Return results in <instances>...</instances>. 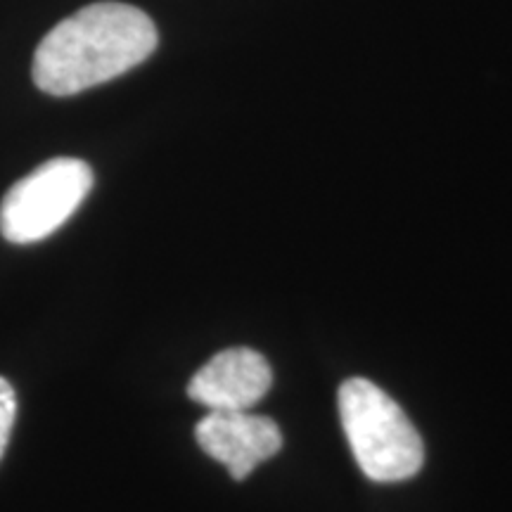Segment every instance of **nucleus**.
<instances>
[{
    "label": "nucleus",
    "instance_id": "5",
    "mask_svg": "<svg viewBox=\"0 0 512 512\" xmlns=\"http://www.w3.org/2000/svg\"><path fill=\"white\" fill-rule=\"evenodd\" d=\"M273 370L259 351L233 347L216 354L197 370L188 396L209 411H249L268 394Z\"/></svg>",
    "mask_w": 512,
    "mask_h": 512
},
{
    "label": "nucleus",
    "instance_id": "2",
    "mask_svg": "<svg viewBox=\"0 0 512 512\" xmlns=\"http://www.w3.org/2000/svg\"><path fill=\"white\" fill-rule=\"evenodd\" d=\"M339 418L358 467L370 482L394 484L425 465L422 437L387 392L363 377L339 387Z\"/></svg>",
    "mask_w": 512,
    "mask_h": 512
},
{
    "label": "nucleus",
    "instance_id": "3",
    "mask_svg": "<svg viewBox=\"0 0 512 512\" xmlns=\"http://www.w3.org/2000/svg\"><path fill=\"white\" fill-rule=\"evenodd\" d=\"M93 188V169L74 157L50 159L12 185L0 204V233L12 245L46 240L72 219Z\"/></svg>",
    "mask_w": 512,
    "mask_h": 512
},
{
    "label": "nucleus",
    "instance_id": "6",
    "mask_svg": "<svg viewBox=\"0 0 512 512\" xmlns=\"http://www.w3.org/2000/svg\"><path fill=\"white\" fill-rule=\"evenodd\" d=\"M17 420V394L12 384L0 377V460L5 456V448L12 437V427Z\"/></svg>",
    "mask_w": 512,
    "mask_h": 512
},
{
    "label": "nucleus",
    "instance_id": "4",
    "mask_svg": "<svg viewBox=\"0 0 512 512\" xmlns=\"http://www.w3.org/2000/svg\"><path fill=\"white\" fill-rule=\"evenodd\" d=\"M195 439L238 482L283 448L280 427L271 418L249 411H209L197 425Z\"/></svg>",
    "mask_w": 512,
    "mask_h": 512
},
{
    "label": "nucleus",
    "instance_id": "1",
    "mask_svg": "<svg viewBox=\"0 0 512 512\" xmlns=\"http://www.w3.org/2000/svg\"><path fill=\"white\" fill-rule=\"evenodd\" d=\"M157 27L126 3H95L62 19L38 43L34 83L43 93L67 98L131 72L155 53Z\"/></svg>",
    "mask_w": 512,
    "mask_h": 512
}]
</instances>
